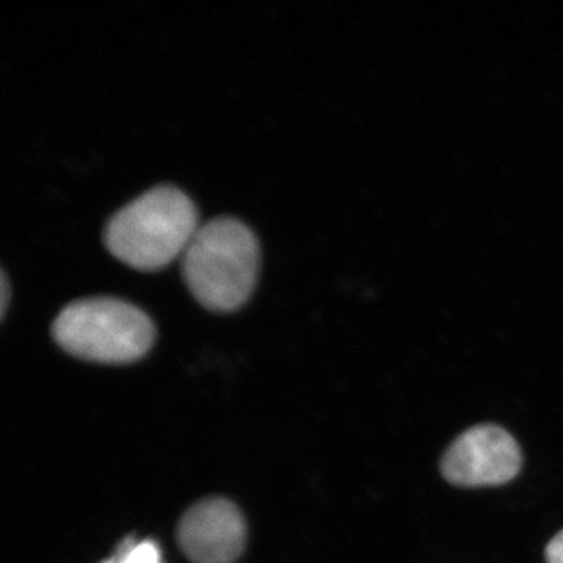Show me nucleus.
<instances>
[{
	"instance_id": "f257e3e1",
	"label": "nucleus",
	"mask_w": 563,
	"mask_h": 563,
	"mask_svg": "<svg viewBox=\"0 0 563 563\" xmlns=\"http://www.w3.org/2000/svg\"><path fill=\"white\" fill-rule=\"evenodd\" d=\"M199 225L195 202L173 185H158L110 218L103 243L131 268L157 272L181 257Z\"/></svg>"
},
{
	"instance_id": "f03ea898",
	"label": "nucleus",
	"mask_w": 563,
	"mask_h": 563,
	"mask_svg": "<svg viewBox=\"0 0 563 563\" xmlns=\"http://www.w3.org/2000/svg\"><path fill=\"white\" fill-rule=\"evenodd\" d=\"M180 261L181 276L196 301L211 312L228 313L254 291L261 246L244 222L218 217L199 225Z\"/></svg>"
},
{
	"instance_id": "7ed1b4c3",
	"label": "nucleus",
	"mask_w": 563,
	"mask_h": 563,
	"mask_svg": "<svg viewBox=\"0 0 563 563\" xmlns=\"http://www.w3.org/2000/svg\"><path fill=\"white\" fill-rule=\"evenodd\" d=\"M52 333L74 357L101 363L139 361L155 340L154 322L143 310L106 296L68 303L55 318Z\"/></svg>"
},
{
	"instance_id": "20e7f679",
	"label": "nucleus",
	"mask_w": 563,
	"mask_h": 563,
	"mask_svg": "<svg viewBox=\"0 0 563 563\" xmlns=\"http://www.w3.org/2000/svg\"><path fill=\"white\" fill-rule=\"evenodd\" d=\"M521 450L509 432L493 424L474 426L444 453L442 473L459 487H485L512 481L521 470Z\"/></svg>"
},
{
	"instance_id": "39448f33",
	"label": "nucleus",
	"mask_w": 563,
	"mask_h": 563,
	"mask_svg": "<svg viewBox=\"0 0 563 563\" xmlns=\"http://www.w3.org/2000/svg\"><path fill=\"white\" fill-rule=\"evenodd\" d=\"M179 540L195 563H233L246 542V523L235 504L206 499L181 518Z\"/></svg>"
},
{
	"instance_id": "423d86ee",
	"label": "nucleus",
	"mask_w": 563,
	"mask_h": 563,
	"mask_svg": "<svg viewBox=\"0 0 563 563\" xmlns=\"http://www.w3.org/2000/svg\"><path fill=\"white\" fill-rule=\"evenodd\" d=\"M114 559L117 563H162L161 548L154 540H124Z\"/></svg>"
},
{
	"instance_id": "0eeeda50",
	"label": "nucleus",
	"mask_w": 563,
	"mask_h": 563,
	"mask_svg": "<svg viewBox=\"0 0 563 563\" xmlns=\"http://www.w3.org/2000/svg\"><path fill=\"white\" fill-rule=\"evenodd\" d=\"M544 555H547L548 563H563V531L559 532L554 539H551Z\"/></svg>"
},
{
	"instance_id": "6e6552de",
	"label": "nucleus",
	"mask_w": 563,
	"mask_h": 563,
	"mask_svg": "<svg viewBox=\"0 0 563 563\" xmlns=\"http://www.w3.org/2000/svg\"><path fill=\"white\" fill-rule=\"evenodd\" d=\"M0 280H2V284H0V295H2L0 296V303H2V310H0V313H2V318H5L7 309H9L10 302V282L5 272H2Z\"/></svg>"
},
{
	"instance_id": "1a4fd4ad",
	"label": "nucleus",
	"mask_w": 563,
	"mask_h": 563,
	"mask_svg": "<svg viewBox=\"0 0 563 563\" xmlns=\"http://www.w3.org/2000/svg\"><path fill=\"white\" fill-rule=\"evenodd\" d=\"M102 563H117V559L111 558L109 561L102 562Z\"/></svg>"
}]
</instances>
